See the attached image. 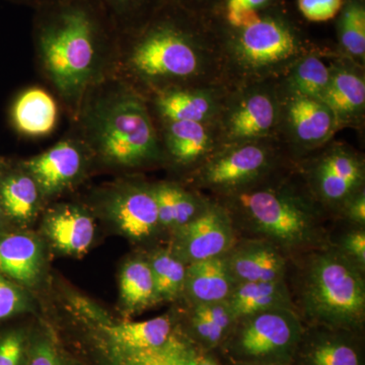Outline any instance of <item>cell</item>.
<instances>
[{"label": "cell", "mask_w": 365, "mask_h": 365, "mask_svg": "<svg viewBox=\"0 0 365 365\" xmlns=\"http://www.w3.org/2000/svg\"><path fill=\"white\" fill-rule=\"evenodd\" d=\"M209 198L227 210L237 237L271 242L289 260L331 242V213L312 193L297 160L251 186Z\"/></svg>", "instance_id": "cell-1"}, {"label": "cell", "mask_w": 365, "mask_h": 365, "mask_svg": "<svg viewBox=\"0 0 365 365\" xmlns=\"http://www.w3.org/2000/svg\"><path fill=\"white\" fill-rule=\"evenodd\" d=\"M120 36L128 41L129 69L155 91L225 86L220 46L200 14L165 0L143 26Z\"/></svg>", "instance_id": "cell-2"}, {"label": "cell", "mask_w": 365, "mask_h": 365, "mask_svg": "<svg viewBox=\"0 0 365 365\" xmlns=\"http://www.w3.org/2000/svg\"><path fill=\"white\" fill-rule=\"evenodd\" d=\"M34 38L43 68L69 104H78L96 81L115 36L101 0H52L35 9Z\"/></svg>", "instance_id": "cell-3"}, {"label": "cell", "mask_w": 365, "mask_h": 365, "mask_svg": "<svg viewBox=\"0 0 365 365\" xmlns=\"http://www.w3.org/2000/svg\"><path fill=\"white\" fill-rule=\"evenodd\" d=\"M207 21L220 46L228 88L277 81L300 58L319 48L285 0L232 26Z\"/></svg>", "instance_id": "cell-4"}, {"label": "cell", "mask_w": 365, "mask_h": 365, "mask_svg": "<svg viewBox=\"0 0 365 365\" xmlns=\"http://www.w3.org/2000/svg\"><path fill=\"white\" fill-rule=\"evenodd\" d=\"M364 276L332 242L292 259L287 281L304 326L364 332Z\"/></svg>", "instance_id": "cell-5"}, {"label": "cell", "mask_w": 365, "mask_h": 365, "mask_svg": "<svg viewBox=\"0 0 365 365\" xmlns=\"http://www.w3.org/2000/svg\"><path fill=\"white\" fill-rule=\"evenodd\" d=\"M86 136L106 163L138 168L158 162L162 143L143 98L132 88H113L96 100L86 118Z\"/></svg>", "instance_id": "cell-6"}, {"label": "cell", "mask_w": 365, "mask_h": 365, "mask_svg": "<svg viewBox=\"0 0 365 365\" xmlns=\"http://www.w3.org/2000/svg\"><path fill=\"white\" fill-rule=\"evenodd\" d=\"M304 330L295 309L250 314L237 319L217 352L230 365H290Z\"/></svg>", "instance_id": "cell-7"}, {"label": "cell", "mask_w": 365, "mask_h": 365, "mask_svg": "<svg viewBox=\"0 0 365 365\" xmlns=\"http://www.w3.org/2000/svg\"><path fill=\"white\" fill-rule=\"evenodd\" d=\"M292 157L278 138L220 146L193 170L194 186L225 195L265 179Z\"/></svg>", "instance_id": "cell-8"}, {"label": "cell", "mask_w": 365, "mask_h": 365, "mask_svg": "<svg viewBox=\"0 0 365 365\" xmlns=\"http://www.w3.org/2000/svg\"><path fill=\"white\" fill-rule=\"evenodd\" d=\"M280 97L276 81L230 88L215 122L220 146L278 138Z\"/></svg>", "instance_id": "cell-9"}, {"label": "cell", "mask_w": 365, "mask_h": 365, "mask_svg": "<svg viewBox=\"0 0 365 365\" xmlns=\"http://www.w3.org/2000/svg\"><path fill=\"white\" fill-rule=\"evenodd\" d=\"M314 153V158L297 162V167L317 200L337 215L350 197L365 189L364 158L349 146L331 141Z\"/></svg>", "instance_id": "cell-10"}, {"label": "cell", "mask_w": 365, "mask_h": 365, "mask_svg": "<svg viewBox=\"0 0 365 365\" xmlns=\"http://www.w3.org/2000/svg\"><path fill=\"white\" fill-rule=\"evenodd\" d=\"M279 97L278 137L294 160L323 148L339 130L333 112L323 101L280 91Z\"/></svg>", "instance_id": "cell-11"}, {"label": "cell", "mask_w": 365, "mask_h": 365, "mask_svg": "<svg viewBox=\"0 0 365 365\" xmlns=\"http://www.w3.org/2000/svg\"><path fill=\"white\" fill-rule=\"evenodd\" d=\"M237 239L227 210L209 198L207 207L198 217L173 232L170 249L178 258L189 265L222 257Z\"/></svg>", "instance_id": "cell-12"}, {"label": "cell", "mask_w": 365, "mask_h": 365, "mask_svg": "<svg viewBox=\"0 0 365 365\" xmlns=\"http://www.w3.org/2000/svg\"><path fill=\"white\" fill-rule=\"evenodd\" d=\"M292 365H365L364 332L304 326Z\"/></svg>", "instance_id": "cell-13"}, {"label": "cell", "mask_w": 365, "mask_h": 365, "mask_svg": "<svg viewBox=\"0 0 365 365\" xmlns=\"http://www.w3.org/2000/svg\"><path fill=\"white\" fill-rule=\"evenodd\" d=\"M108 215L118 228L133 241L150 239L160 228L153 186L122 185L110 194Z\"/></svg>", "instance_id": "cell-14"}, {"label": "cell", "mask_w": 365, "mask_h": 365, "mask_svg": "<svg viewBox=\"0 0 365 365\" xmlns=\"http://www.w3.org/2000/svg\"><path fill=\"white\" fill-rule=\"evenodd\" d=\"M230 88L225 86H187L155 91V106L162 121L215 124Z\"/></svg>", "instance_id": "cell-15"}, {"label": "cell", "mask_w": 365, "mask_h": 365, "mask_svg": "<svg viewBox=\"0 0 365 365\" xmlns=\"http://www.w3.org/2000/svg\"><path fill=\"white\" fill-rule=\"evenodd\" d=\"M235 284L287 279L290 260L277 247L264 240L237 237L223 255Z\"/></svg>", "instance_id": "cell-16"}, {"label": "cell", "mask_w": 365, "mask_h": 365, "mask_svg": "<svg viewBox=\"0 0 365 365\" xmlns=\"http://www.w3.org/2000/svg\"><path fill=\"white\" fill-rule=\"evenodd\" d=\"M86 155L83 146L72 139L59 141L51 148L23 163L43 197H51L69 188L83 174Z\"/></svg>", "instance_id": "cell-17"}, {"label": "cell", "mask_w": 365, "mask_h": 365, "mask_svg": "<svg viewBox=\"0 0 365 365\" xmlns=\"http://www.w3.org/2000/svg\"><path fill=\"white\" fill-rule=\"evenodd\" d=\"M323 102L333 112L339 129L361 126L365 112V79L361 66L347 58L333 62Z\"/></svg>", "instance_id": "cell-18"}, {"label": "cell", "mask_w": 365, "mask_h": 365, "mask_svg": "<svg viewBox=\"0 0 365 365\" xmlns=\"http://www.w3.org/2000/svg\"><path fill=\"white\" fill-rule=\"evenodd\" d=\"M165 151L176 165L195 169L218 148L215 124L192 121H163Z\"/></svg>", "instance_id": "cell-19"}, {"label": "cell", "mask_w": 365, "mask_h": 365, "mask_svg": "<svg viewBox=\"0 0 365 365\" xmlns=\"http://www.w3.org/2000/svg\"><path fill=\"white\" fill-rule=\"evenodd\" d=\"M182 329L169 314L144 321H124L98 326V334L106 340L131 350L160 349L176 338Z\"/></svg>", "instance_id": "cell-20"}, {"label": "cell", "mask_w": 365, "mask_h": 365, "mask_svg": "<svg viewBox=\"0 0 365 365\" xmlns=\"http://www.w3.org/2000/svg\"><path fill=\"white\" fill-rule=\"evenodd\" d=\"M43 251L32 235L11 232L0 235V273L26 287H33L40 278Z\"/></svg>", "instance_id": "cell-21"}, {"label": "cell", "mask_w": 365, "mask_h": 365, "mask_svg": "<svg viewBox=\"0 0 365 365\" xmlns=\"http://www.w3.org/2000/svg\"><path fill=\"white\" fill-rule=\"evenodd\" d=\"M235 287L223 257L187 265L185 297L190 306L227 302Z\"/></svg>", "instance_id": "cell-22"}, {"label": "cell", "mask_w": 365, "mask_h": 365, "mask_svg": "<svg viewBox=\"0 0 365 365\" xmlns=\"http://www.w3.org/2000/svg\"><path fill=\"white\" fill-rule=\"evenodd\" d=\"M45 232L53 246L68 255L86 253L95 237V223L76 206H63L46 218Z\"/></svg>", "instance_id": "cell-23"}, {"label": "cell", "mask_w": 365, "mask_h": 365, "mask_svg": "<svg viewBox=\"0 0 365 365\" xmlns=\"http://www.w3.org/2000/svg\"><path fill=\"white\" fill-rule=\"evenodd\" d=\"M227 302L237 319L274 309H295L287 279L237 283Z\"/></svg>", "instance_id": "cell-24"}, {"label": "cell", "mask_w": 365, "mask_h": 365, "mask_svg": "<svg viewBox=\"0 0 365 365\" xmlns=\"http://www.w3.org/2000/svg\"><path fill=\"white\" fill-rule=\"evenodd\" d=\"M328 52L330 50L319 47L300 58L276 81L278 91L287 95L323 101L332 73V64L328 66L324 60V55Z\"/></svg>", "instance_id": "cell-25"}, {"label": "cell", "mask_w": 365, "mask_h": 365, "mask_svg": "<svg viewBox=\"0 0 365 365\" xmlns=\"http://www.w3.org/2000/svg\"><path fill=\"white\" fill-rule=\"evenodd\" d=\"M11 118L16 130L24 135H49L58 122V106L43 88H28L14 102Z\"/></svg>", "instance_id": "cell-26"}, {"label": "cell", "mask_w": 365, "mask_h": 365, "mask_svg": "<svg viewBox=\"0 0 365 365\" xmlns=\"http://www.w3.org/2000/svg\"><path fill=\"white\" fill-rule=\"evenodd\" d=\"M42 194L37 182L24 168L0 173V207L16 223L30 222L39 208Z\"/></svg>", "instance_id": "cell-27"}, {"label": "cell", "mask_w": 365, "mask_h": 365, "mask_svg": "<svg viewBox=\"0 0 365 365\" xmlns=\"http://www.w3.org/2000/svg\"><path fill=\"white\" fill-rule=\"evenodd\" d=\"M160 228L173 232L198 217L205 210L209 197L189 191L175 182L153 185Z\"/></svg>", "instance_id": "cell-28"}, {"label": "cell", "mask_w": 365, "mask_h": 365, "mask_svg": "<svg viewBox=\"0 0 365 365\" xmlns=\"http://www.w3.org/2000/svg\"><path fill=\"white\" fill-rule=\"evenodd\" d=\"M119 284L122 304L129 313H140L160 302L148 260L127 262L120 273Z\"/></svg>", "instance_id": "cell-29"}, {"label": "cell", "mask_w": 365, "mask_h": 365, "mask_svg": "<svg viewBox=\"0 0 365 365\" xmlns=\"http://www.w3.org/2000/svg\"><path fill=\"white\" fill-rule=\"evenodd\" d=\"M339 51L345 58L364 67L365 59V0H343L338 14Z\"/></svg>", "instance_id": "cell-30"}, {"label": "cell", "mask_w": 365, "mask_h": 365, "mask_svg": "<svg viewBox=\"0 0 365 365\" xmlns=\"http://www.w3.org/2000/svg\"><path fill=\"white\" fill-rule=\"evenodd\" d=\"M158 302H175L182 295L187 265L170 249H158L148 259Z\"/></svg>", "instance_id": "cell-31"}, {"label": "cell", "mask_w": 365, "mask_h": 365, "mask_svg": "<svg viewBox=\"0 0 365 365\" xmlns=\"http://www.w3.org/2000/svg\"><path fill=\"white\" fill-rule=\"evenodd\" d=\"M119 35L143 26L165 0H101Z\"/></svg>", "instance_id": "cell-32"}, {"label": "cell", "mask_w": 365, "mask_h": 365, "mask_svg": "<svg viewBox=\"0 0 365 365\" xmlns=\"http://www.w3.org/2000/svg\"><path fill=\"white\" fill-rule=\"evenodd\" d=\"M26 365H76L67 356L49 329L31 333Z\"/></svg>", "instance_id": "cell-33"}, {"label": "cell", "mask_w": 365, "mask_h": 365, "mask_svg": "<svg viewBox=\"0 0 365 365\" xmlns=\"http://www.w3.org/2000/svg\"><path fill=\"white\" fill-rule=\"evenodd\" d=\"M282 0H220L206 19L218 25L232 26L249 14L263 11Z\"/></svg>", "instance_id": "cell-34"}, {"label": "cell", "mask_w": 365, "mask_h": 365, "mask_svg": "<svg viewBox=\"0 0 365 365\" xmlns=\"http://www.w3.org/2000/svg\"><path fill=\"white\" fill-rule=\"evenodd\" d=\"M31 332L21 327L0 331V365L28 364Z\"/></svg>", "instance_id": "cell-35"}, {"label": "cell", "mask_w": 365, "mask_h": 365, "mask_svg": "<svg viewBox=\"0 0 365 365\" xmlns=\"http://www.w3.org/2000/svg\"><path fill=\"white\" fill-rule=\"evenodd\" d=\"M29 309L30 300L25 290L0 273V322L26 313Z\"/></svg>", "instance_id": "cell-36"}, {"label": "cell", "mask_w": 365, "mask_h": 365, "mask_svg": "<svg viewBox=\"0 0 365 365\" xmlns=\"http://www.w3.org/2000/svg\"><path fill=\"white\" fill-rule=\"evenodd\" d=\"M343 0H297V9L302 18L313 23L333 20L340 13Z\"/></svg>", "instance_id": "cell-37"}, {"label": "cell", "mask_w": 365, "mask_h": 365, "mask_svg": "<svg viewBox=\"0 0 365 365\" xmlns=\"http://www.w3.org/2000/svg\"><path fill=\"white\" fill-rule=\"evenodd\" d=\"M335 245L343 254L365 272V227L350 228Z\"/></svg>", "instance_id": "cell-38"}, {"label": "cell", "mask_w": 365, "mask_h": 365, "mask_svg": "<svg viewBox=\"0 0 365 365\" xmlns=\"http://www.w3.org/2000/svg\"><path fill=\"white\" fill-rule=\"evenodd\" d=\"M343 220L354 227H365V189L350 197L338 211Z\"/></svg>", "instance_id": "cell-39"}, {"label": "cell", "mask_w": 365, "mask_h": 365, "mask_svg": "<svg viewBox=\"0 0 365 365\" xmlns=\"http://www.w3.org/2000/svg\"><path fill=\"white\" fill-rule=\"evenodd\" d=\"M167 1L177 4L191 13L206 16L217 6L220 0H167Z\"/></svg>", "instance_id": "cell-40"}, {"label": "cell", "mask_w": 365, "mask_h": 365, "mask_svg": "<svg viewBox=\"0 0 365 365\" xmlns=\"http://www.w3.org/2000/svg\"><path fill=\"white\" fill-rule=\"evenodd\" d=\"M195 365H222L216 359L215 353L196 351Z\"/></svg>", "instance_id": "cell-41"}, {"label": "cell", "mask_w": 365, "mask_h": 365, "mask_svg": "<svg viewBox=\"0 0 365 365\" xmlns=\"http://www.w3.org/2000/svg\"><path fill=\"white\" fill-rule=\"evenodd\" d=\"M13 1L33 6L36 9L37 7L44 6L48 2L52 1V0H13Z\"/></svg>", "instance_id": "cell-42"}, {"label": "cell", "mask_w": 365, "mask_h": 365, "mask_svg": "<svg viewBox=\"0 0 365 365\" xmlns=\"http://www.w3.org/2000/svg\"><path fill=\"white\" fill-rule=\"evenodd\" d=\"M4 217H6V216H4V212H2V209L0 207V227H1L2 222H4Z\"/></svg>", "instance_id": "cell-43"}, {"label": "cell", "mask_w": 365, "mask_h": 365, "mask_svg": "<svg viewBox=\"0 0 365 365\" xmlns=\"http://www.w3.org/2000/svg\"><path fill=\"white\" fill-rule=\"evenodd\" d=\"M4 169H6V165H4V163L2 162L1 158H0V173Z\"/></svg>", "instance_id": "cell-44"}, {"label": "cell", "mask_w": 365, "mask_h": 365, "mask_svg": "<svg viewBox=\"0 0 365 365\" xmlns=\"http://www.w3.org/2000/svg\"><path fill=\"white\" fill-rule=\"evenodd\" d=\"M290 365H292V364H290Z\"/></svg>", "instance_id": "cell-45"}]
</instances>
